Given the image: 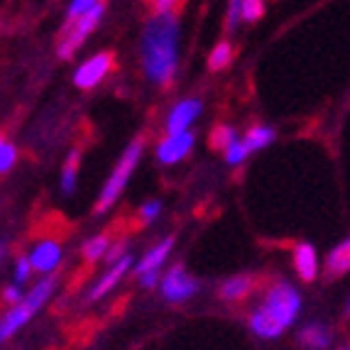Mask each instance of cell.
Listing matches in <instances>:
<instances>
[{"label": "cell", "mask_w": 350, "mask_h": 350, "mask_svg": "<svg viewBox=\"0 0 350 350\" xmlns=\"http://www.w3.org/2000/svg\"><path fill=\"white\" fill-rule=\"evenodd\" d=\"M179 57V23L174 12L154 15L142 35V66L150 81L167 86L176 71Z\"/></svg>", "instance_id": "6da1fadb"}, {"label": "cell", "mask_w": 350, "mask_h": 350, "mask_svg": "<svg viewBox=\"0 0 350 350\" xmlns=\"http://www.w3.org/2000/svg\"><path fill=\"white\" fill-rule=\"evenodd\" d=\"M299 294L286 282H277L265 294V301L255 309L250 328L260 338H277L286 326H292L299 314Z\"/></svg>", "instance_id": "7a4b0ae2"}, {"label": "cell", "mask_w": 350, "mask_h": 350, "mask_svg": "<svg viewBox=\"0 0 350 350\" xmlns=\"http://www.w3.org/2000/svg\"><path fill=\"white\" fill-rule=\"evenodd\" d=\"M54 284H57L54 277H44V280H40L32 289H29V294L23 299V301L15 304V306H12V309L0 319V345L5 343L12 333H18V328H23L25 323L37 314V309L44 306V301L52 297Z\"/></svg>", "instance_id": "3957f363"}, {"label": "cell", "mask_w": 350, "mask_h": 350, "mask_svg": "<svg viewBox=\"0 0 350 350\" xmlns=\"http://www.w3.org/2000/svg\"><path fill=\"white\" fill-rule=\"evenodd\" d=\"M142 150H145V142L142 140H135L133 145L128 147V150L123 152V157H120V162L116 164V170H113L111 179L105 181L103 191H100L98 201H96V213H105V211L111 208L113 204L118 201V196L123 193L125 184H128L130 174L135 172V167H137V162H140L142 157Z\"/></svg>", "instance_id": "277c9868"}, {"label": "cell", "mask_w": 350, "mask_h": 350, "mask_svg": "<svg viewBox=\"0 0 350 350\" xmlns=\"http://www.w3.org/2000/svg\"><path fill=\"white\" fill-rule=\"evenodd\" d=\"M103 12H105V3L100 0L96 8H91L88 12H83L81 18H76L74 23L66 25V32H64V37H62V42H59V47H57L59 59H71V57H74L76 49L81 47L83 40H86V37L96 29V25L100 23Z\"/></svg>", "instance_id": "5b68a950"}, {"label": "cell", "mask_w": 350, "mask_h": 350, "mask_svg": "<svg viewBox=\"0 0 350 350\" xmlns=\"http://www.w3.org/2000/svg\"><path fill=\"white\" fill-rule=\"evenodd\" d=\"M113 69V54L111 52H100L96 57H91L88 62H83L74 74V83L83 91L88 88H96L105 79V74Z\"/></svg>", "instance_id": "8992f818"}, {"label": "cell", "mask_w": 350, "mask_h": 350, "mask_svg": "<svg viewBox=\"0 0 350 350\" xmlns=\"http://www.w3.org/2000/svg\"><path fill=\"white\" fill-rule=\"evenodd\" d=\"M196 289H199V284L187 275V269L181 267V265L172 267L162 280V294L167 301H174V304L187 301L189 297L196 294Z\"/></svg>", "instance_id": "52a82bcc"}, {"label": "cell", "mask_w": 350, "mask_h": 350, "mask_svg": "<svg viewBox=\"0 0 350 350\" xmlns=\"http://www.w3.org/2000/svg\"><path fill=\"white\" fill-rule=\"evenodd\" d=\"M193 147V135L189 133H176V135H167L162 142L157 145V159L162 164H174L181 162L187 157L189 150Z\"/></svg>", "instance_id": "ba28073f"}, {"label": "cell", "mask_w": 350, "mask_h": 350, "mask_svg": "<svg viewBox=\"0 0 350 350\" xmlns=\"http://www.w3.org/2000/svg\"><path fill=\"white\" fill-rule=\"evenodd\" d=\"M201 116V100L199 98H187L176 103L170 113V120H167V133L176 135V133H187L189 125Z\"/></svg>", "instance_id": "9c48e42d"}, {"label": "cell", "mask_w": 350, "mask_h": 350, "mask_svg": "<svg viewBox=\"0 0 350 350\" xmlns=\"http://www.w3.org/2000/svg\"><path fill=\"white\" fill-rule=\"evenodd\" d=\"M59 260H62V247H59V243L52 238L37 243V245L32 247V252H29L32 269H37V272H42V275L52 272V269L59 265Z\"/></svg>", "instance_id": "30bf717a"}, {"label": "cell", "mask_w": 350, "mask_h": 350, "mask_svg": "<svg viewBox=\"0 0 350 350\" xmlns=\"http://www.w3.org/2000/svg\"><path fill=\"white\" fill-rule=\"evenodd\" d=\"M128 269H130V255H125V257H120L118 262H113V265H111V269H108V272H105V275L100 277L98 284H96L94 289H91L88 299H91V301H96V299L105 297V294L111 292V289L118 284V282L123 280V275L128 272Z\"/></svg>", "instance_id": "8fae6325"}, {"label": "cell", "mask_w": 350, "mask_h": 350, "mask_svg": "<svg viewBox=\"0 0 350 350\" xmlns=\"http://www.w3.org/2000/svg\"><path fill=\"white\" fill-rule=\"evenodd\" d=\"M172 245H174V238H164L162 243H157V245L152 247V250H147V255L142 257L140 265H137V275L154 272V269L162 267V262L167 260V255L172 252Z\"/></svg>", "instance_id": "7c38bea8"}, {"label": "cell", "mask_w": 350, "mask_h": 350, "mask_svg": "<svg viewBox=\"0 0 350 350\" xmlns=\"http://www.w3.org/2000/svg\"><path fill=\"white\" fill-rule=\"evenodd\" d=\"M294 265L304 282H311L316 277V252L311 245H297L294 247Z\"/></svg>", "instance_id": "4fadbf2b"}, {"label": "cell", "mask_w": 350, "mask_h": 350, "mask_svg": "<svg viewBox=\"0 0 350 350\" xmlns=\"http://www.w3.org/2000/svg\"><path fill=\"white\" fill-rule=\"evenodd\" d=\"M252 289H255V280H252V277H247V275L233 277V280H228L226 284L221 286V299H226V301H240V299H245Z\"/></svg>", "instance_id": "5bb4252c"}, {"label": "cell", "mask_w": 350, "mask_h": 350, "mask_svg": "<svg viewBox=\"0 0 350 350\" xmlns=\"http://www.w3.org/2000/svg\"><path fill=\"white\" fill-rule=\"evenodd\" d=\"M326 269H328V275L331 277H340L343 272H348L350 269V240L340 243V245L328 255Z\"/></svg>", "instance_id": "9a60e30c"}, {"label": "cell", "mask_w": 350, "mask_h": 350, "mask_svg": "<svg viewBox=\"0 0 350 350\" xmlns=\"http://www.w3.org/2000/svg\"><path fill=\"white\" fill-rule=\"evenodd\" d=\"M108 250H111V238L108 235H96L83 245V257H86V262H96V260L108 255Z\"/></svg>", "instance_id": "2e32d148"}, {"label": "cell", "mask_w": 350, "mask_h": 350, "mask_svg": "<svg viewBox=\"0 0 350 350\" xmlns=\"http://www.w3.org/2000/svg\"><path fill=\"white\" fill-rule=\"evenodd\" d=\"M272 140H275V133H272L269 128H262V125H257V128L247 130V137L243 142H245L247 150L255 152V150H262V147L269 145Z\"/></svg>", "instance_id": "e0dca14e"}, {"label": "cell", "mask_w": 350, "mask_h": 350, "mask_svg": "<svg viewBox=\"0 0 350 350\" xmlns=\"http://www.w3.org/2000/svg\"><path fill=\"white\" fill-rule=\"evenodd\" d=\"M235 140H238V137H235V130L230 128V125H218V128L211 133V147H213V150H228Z\"/></svg>", "instance_id": "ac0fdd59"}, {"label": "cell", "mask_w": 350, "mask_h": 350, "mask_svg": "<svg viewBox=\"0 0 350 350\" xmlns=\"http://www.w3.org/2000/svg\"><path fill=\"white\" fill-rule=\"evenodd\" d=\"M301 343L311 345V348H326L328 345V333L323 326H306L301 331Z\"/></svg>", "instance_id": "d6986e66"}, {"label": "cell", "mask_w": 350, "mask_h": 350, "mask_svg": "<svg viewBox=\"0 0 350 350\" xmlns=\"http://www.w3.org/2000/svg\"><path fill=\"white\" fill-rule=\"evenodd\" d=\"M76 172H79V152H71L69 159H66L64 176H62V191L71 193L76 187Z\"/></svg>", "instance_id": "ffe728a7"}, {"label": "cell", "mask_w": 350, "mask_h": 350, "mask_svg": "<svg viewBox=\"0 0 350 350\" xmlns=\"http://www.w3.org/2000/svg\"><path fill=\"white\" fill-rule=\"evenodd\" d=\"M230 44L228 42H221L213 52H211V59H208V66H211V71H221V69H226L228 64H230Z\"/></svg>", "instance_id": "44dd1931"}, {"label": "cell", "mask_w": 350, "mask_h": 350, "mask_svg": "<svg viewBox=\"0 0 350 350\" xmlns=\"http://www.w3.org/2000/svg\"><path fill=\"white\" fill-rule=\"evenodd\" d=\"M265 15V3L262 0H243V8H240V18L247 20V23H255Z\"/></svg>", "instance_id": "7402d4cb"}, {"label": "cell", "mask_w": 350, "mask_h": 350, "mask_svg": "<svg viewBox=\"0 0 350 350\" xmlns=\"http://www.w3.org/2000/svg\"><path fill=\"white\" fill-rule=\"evenodd\" d=\"M98 3H100V0H71L69 12H66V25L74 23L76 18H81L83 12H88L91 8H96Z\"/></svg>", "instance_id": "603a6c76"}, {"label": "cell", "mask_w": 350, "mask_h": 350, "mask_svg": "<svg viewBox=\"0 0 350 350\" xmlns=\"http://www.w3.org/2000/svg\"><path fill=\"white\" fill-rule=\"evenodd\" d=\"M15 159H18V150L12 145H8V142H3V147H0V174L10 172Z\"/></svg>", "instance_id": "cb8c5ba5"}, {"label": "cell", "mask_w": 350, "mask_h": 350, "mask_svg": "<svg viewBox=\"0 0 350 350\" xmlns=\"http://www.w3.org/2000/svg\"><path fill=\"white\" fill-rule=\"evenodd\" d=\"M247 152H250V150H247V147H245V142H243V140H235L233 145H230V147H228V150H226V159H228V164H240V162H243V159L247 157Z\"/></svg>", "instance_id": "d4e9b609"}, {"label": "cell", "mask_w": 350, "mask_h": 350, "mask_svg": "<svg viewBox=\"0 0 350 350\" xmlns=\"http://www.w3.org/2000/svg\"><path fill=\"white\" fill-rule=\"evenodd\" d=\"M154 10V15H164V12H174L184 0H147Z\"/></svg>", "instance_id": "484cf974"}, {"label": "cell", "mask_w": 350, "mask_h": 350, "mask_svg": "<svg viewBox=\"0 0 350 350\" xmlns=\"http://www.w3.org/2000/svg\"><path fill=\"white\" fill-rule=\"evenodd\" d=\"M15 280H18V284H23L25 280L29 277V272H32V262H29V257H20L18 265H15Z\"/></svg>", "instance_id": "4316f807"}, {"label": "cell", "mask_w": 350, "mask_h": 350, "mask_svg": "<svg viewBox=\"0 0 350 350\" xmlns=\"http://www.w3.org/2000/svg\"><path fill=\"white\" fill-rule=\"evenodd\" d=\"M240 8H243V0H230V8H228V29H235V25H238Z\"/></svg>", "instance_id": "83f0119b"}, {"label": "cell", "mask_w": 350, "mask_h": 350, "mask_svg": "<svg viewBox=\"0 0 350 350\" xmlns=\"http://www.w3.org/2000/svg\"><path fill=\"white\" fill-rule=\"evenodd\" d=\"M159 211H162V204H159V201H152V204H145V206H142V211H140L142 221H145V223L154 221Z\"/></svg>", "instance_id": "f1b7e54d"}, {"label": "cell", "mask_w": 350, "mask_h": 350, "mask_svg": "<svg viewBox=\"0 0 350 350\" xmlns=\"http://www.w3.org/2000/svg\"><path fill=\"white\" fill-rule=\"evenodd\" d=\"M125 255H128V247H125V243H118V245H113L111 250H108V255H105V257H108V260H111V265H113Z\"/></svg>", "instance_id": "f546056e"}, {"label": "cell", "mask_w": 350, "mask_h": 350, "mask_svg": "<svg viewBox=\"0 0 350 350\" xmlns=\"http://www.w3.org/2000/svg\"><path fill=\"white\" fill-rule=\"evenodd\" d=\"M157 280H159V272H157V269H154V272H145V275H140L142 286H147V289L157 284Z\"/></svg>", "instance_id": "4dcf8cb0"}, {"label": "cell", "mask_w": 350, "mask_h": 350, "mask_svg": "<svg viewBox=\"0 0 350 350\" xmlns=\"http://www.w3.org/2000/svg\"><path fill=\"white\" fill-rule=\"evenodd\" d=\"M5 301H10V304L23 301V294H20L18 286H8V289H5Z\"/></svg>", "instance_id": "1f68e13d"}, {"label": "cell", "mask_w": 350, "mask_h": 350, "mask_svg": "<svg viewBox=\"0 0 350 350\" xmlns=\"http://www.w3.org/2000/svg\"><path fill=\"white\" fill-rule=\"evenodd\" d=\"M3 252H5V245H0V257H3Z\"/></svg>", "instance_id": "d6a6232c"}, {"label": "cell", "mask_w": 350, "mask_h": 350, "mask_svg": "<svg viewBox=\"0 0 350 350\" xmlns=\"http://www.w3.org/2000/svg\"><path fill=\"white\" fill-rule=\"evenodd\" d=\"M3 142H5V140H3V137H0V147H3Z\"/></svg>", "instance_id": "836d02e7"}, {"label": "cell", "mask_w": 350, "mask_h": 350, "mask_svg": "<svg viewBox=\"0 0 350 350\" xmlns=\"http://www.w3.org/2000/svg\"><path fill=\"white\" fill-rule=\"evenodd\" d=\"M348 314H350V304H348Z\"/></svg>", "instance_id": "e575fe53"}]
</instances>
